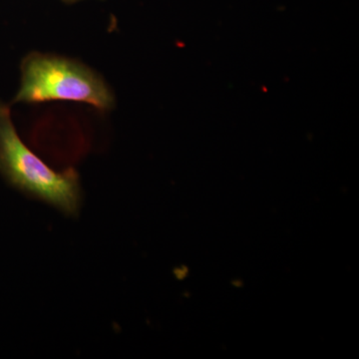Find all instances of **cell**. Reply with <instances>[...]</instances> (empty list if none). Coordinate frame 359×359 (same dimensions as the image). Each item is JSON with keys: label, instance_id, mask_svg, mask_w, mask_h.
Returning a JSON list of instances; mask_svg holds the SVG:
<instances>
[{"label": "cell", "instance_id": "cell-2", "mask_svg": "<svg viewBox=\"0 0 359 359\" xmlns=\"http://www.w3.org/2000/svg\"><path fill=\"white\" fill-rule=\"evenodd\" d=\"M74 101L100 110L113 107L114 96L93 70L71 59L32 53L21 65V84L14 102Z\"/></svg>", "mask_w": 359, "mask_h": 359}, {"label": "cell", "instance_id": "cell-1", "mask_svg": "<svg viewBox=\"0 0 359 359\" xmlns=\"http://www.w3.org/2000/svg\"><path fill=\"white\" fill-rule=\"evenodd\" d=\"M0 173L8 183L30 197L67 215L81 204L79 180L73 170L51 169L21 140L11 110L0 103Z\"/></svg>", "mask_w": 359, "mask_h": 359}]
</instances>
